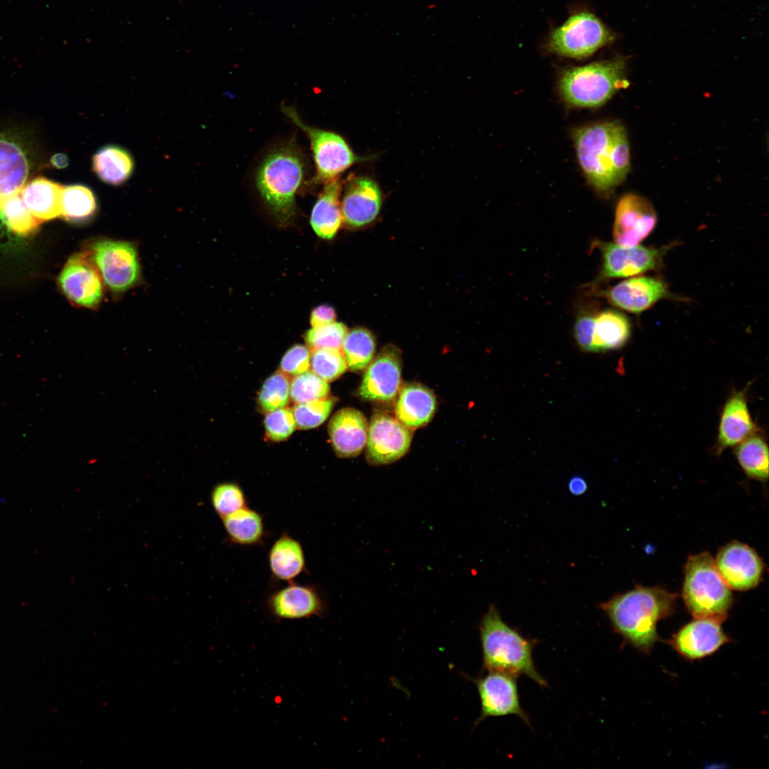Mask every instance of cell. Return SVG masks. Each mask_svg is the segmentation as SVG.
<instances>
[{"label": "cell", "mask_w": 769, "mask_h": 769, "mask_svg": "<svg viewBox=\"0 0 769 769\" xmlns=\"http://www.w3.org/2000/svg\"><path fill=\"white\" fill-rule=\"evenodd\" d=\"M572 137L587 182L597 193L610 194L624 181L630 168L624 127L617 121L600 122L576 129Z\"/></svg>", "instance_id": "obj_1"}, {"label": "cell", "mask_w": 769, "mask_h": 769, "mask_svg": "<svg viewBox=\"0 0 769 769\" xmlns=\"http://www.w3.org/2000/svg\"><path fill=\"white\" fill-rule=\"evenodd\" d=\"M676 595L659 587H637L600 604L614 631L634 648L649 654L659 639L656 624L675 610Z\"/></svg>", "instance_id": "obj_2"}, {"label": "cell", "mask_w": 769, "mask_h": 769, "mask_svg": "<svg viewBox=\"0 0 769 769\" xmlns=\"http://www.w3.org/2000/svg\"><path fill=\"white\" fill-rule=\"evenodd\" d=\"M483 669L530 678L539 686H548L533 659L535 640L525 637L506 624L497 608L490 605L478 625Z\"/></svg>", "instance_id": "obj_3"}, {"label": "cell", "mask_w": 769, "mask_h": 769, "mask_svg": "<svg viewBox=\"0 0 769 769\" xmlns=\"http://www.w3.org/2000/svg\"><path fill=\"white\" fill-rule=\"evenodd\" d=\"M625 73L626 61L622 58L571 67L561 73L558 89L570 106L599 108L619 90L627 88Z\"/></svg>", "instance_id": "obj_4"}, {"label": "cell", "mask_w": 769, "mask_h": 769, "mask_svg": "<svg viewBox=\"0 0 769 769\" xmlns=\"http://www.w3.org/2000/svg\"><path fill=\"white\" fill-rule=\"evenodd\" d=\"M683 598L695 618L721 623L726 618L732 605V593L708 553L689 558L685 565Z\"/></svg>", "instance_id": "obj_5"}, {"label": "cell", "mask_w": 769, "mask_h": 769, "mask_svg": "<svg viewBox=\"0 0 769 769\" xmlns=\"http://www.w3.org/2000/svg\"><path fill=\"white\" fill-rule=\"evenodd\" d=\"M304 163L291 145L271 151L259 166L256 177L258 189L269 208L280 218L293 211L296 192L304 179Z\"/></svg>", "instance_id": "obj_6"}, {"label": "cell", "mask_w": 769, "mask_h": 769, "mask_svg": "<svg viewBox=\"0 0 769 769\" xmlns=\"http://www.w3.org/2000/svg\"><path fill=\"white\" fill-rule=\"evenodd\" d=\"M614 38L612 31L595 15L580 11L552 31L546 48L560 56L583 59L610 44Z\"/></svg>", "instance_id": "obj_7"}, {"label": "cell", "mask_w": 769, "mask_h": 769, "mask_svg": "<svg viewBox=\"0 0 769 769\" xmlns=\"http://www.w3.org/2000/svg\"><path fill=\"white\" fill-rule=\"evenodd\" d=\"M283 113L308 136L316 168V182H328L360 161L345 140L339 135L313 127L301 120L296 110L283 106Z\"/></svg>", "instance_id": "obj_8"}, {"label": "cell", "mask_w": 769, "mask_h": 769, "mask_svg": "<svg viewBox=\"0 0 769 769\" xmlns=\"http://www.w3.org/2000/svg\"><path fill=\"white\" fill-rule=\"evenodd\" d=\"M88 254L105 285L114 293H123L140 280V267L134 244L125 241L101 239Z\"/></svg>", "instance_id": "obj_9"}, {"label": "cell", "mask_w": 769, "mask_h": 769, "mask_svg": "<svg viewBox=\"0 0 769 769\" xmlns=\"http://www.w3.org/2000/svg\"><path fill=\"white\" fill-rule=\"evenodd\" d=\"M516 679L511 674L488 671L483 676L471 679L477 687L481 706L475 725L489 717L515 715L531 726L520 703Z\"/></svg>", "instance_id": "obj_10"}, {"label": "cell", "mask_w": 769, "mask_h": 769, "mask_svg": "<svg viewBox=\"0 0 769 769\" xmlns=\"http://www.w3.org/2000/svg\"><path fill=\"white\" fill-rule=\"evenodd\" d=\"M410 429L385 412L375 413L368 426L367 459L373 465L392 463L408 451Z\"/></svg>", "instance_id": "obj_11"}, {"label": "cell", "mask_w": 769, "mask_h": 769, "mask_svg": "<svg viewBox=\"0 0 769 769\" xmlns=\"http://www.w3.org/2000/svg\"><path fill=\"white\" fill-rule=\"evenodd\" d=\"M58 284L69 301L77 306L95 308L102 301V278L87 251L68 259L58 277Z\"/></svg>", "instance_id": "obj_12"}, {"label": "cell", "mask_w": 769, "mask_h": 769, "mask_svg": "<svg viewBox=\"0 0 769 769\" xmlns=\"http://www.w3.org/2000/svg\"><path fill=\"white\" fill-rule=\"evenodd\" d=\"M266 604L269 614L278 620L320 617L326 610L317 587L294 581L270 593Z\"/></svg>", "instance_id": "obj_13"}, {"label": "cell", "mask_w": 769, "mask_h": 769, "mask_svg": "<svg viewBox=\"0 0 769 769\" xmlns=\"http://www.w3.org/2000/svg\"><path fill=\"white\" fill-rule=\"evenodd\" d=\"M656 224L655 211L647 199L634 194H626L619 200L615 209L614 241L623 247L637 246Z\"/></svg>", "instance_id": "obj_14"}, {"label": "cell", "mask_w": 769, "mask_h": 769, "mask_svg": "<svg viewBox=\"0 0 769 769\" xmlns=\"http://www.w3.org/2000/svg\"><path fill=\"white\" fill-rule=\"evenodd\" d=\"M401 372L399 350L392 345L384 347L366 368L359 387L360 397L379 402L393 400L400 388Z\"/></svg>", "instance_id": "obj_15"}, {"label": "cell", "mask_w": 769, "mask_h": 769, "mask_svg": "<svg viewBox=\"0 0 769 769\" xmlns=\"http://www.w3.org/2000/svg\"><path fill=\"white\" fill-rule=\"evenodd\" d=\"M716 568L730 589L747 590L755 587L762 576L763 564L749 546L733 541L717 554Z\"/></svg>", "instance_id": "obj_16"}, {"label": "cell", "mask_w": 769, "mask_h": 769, "mask_svg": "<svg viewBox=\"0 0 769 769\" xmlns=\"http://www.w3.org/2000/svg\"><path fill=\"white\" fill-rule=\"evenodd\" d=\"M602 275L605 278H624L639 275L659 266L668 247L655 249L642 246L623 247L602 243Z\"/></svg>", "instance_id": "obj_17"}, {"label": "cell", "mask_w": 769, "mask_h": 769, "mask_svg": "<svg viewBox=\"0 0 769 769\" xmlns=\"http://www.w3.org/2000/svg\"><path fill=\"white\" fill-rule=\"evenodd\" d=\"M729 641L721 622L695 618L683 626L668 642L679 655L693 661L711 655Z\"/></svg>", "instance_id": "obj_18"}, {"label": "cell", "mask_w": 769, "mask_h": 769, "mask_svg": "<svg viewBox=\"0 0 769 769\" xmlns=\"http://www.w3.org/2000/svg\"><path fill=\"white\" fill-rule=\"evenodd\" d=\"M602 295L613 305L635 314H639L659 300L671 296L664 281L648 276L624 280L602 292Z\"/></svg>", "instance_id": "obj_19"}, {"label": "cell", "mask_w": 769, "mask_h": 769, "mask_svg": "<svg viewBox=\"0 0 769 769\" xmlns=\"http://www.w3.org/2000/svg\"><path fill=\"white\" fill-rule=\"evenodd\" d=\"M747 389L732 393L723 407L715 449L717 454L758 431L748 408Z\"/></svg>", "instance_id": "obj_20"}, {"label": "cell", "mask_w": 769, "mask_h": 769, "mask_svg": "<svg viewBox=\"0 0 769 769\" xmlns=\"http://www.w3.org/2000/svg\"><path fill=\"white\" fill-rule=\"evenodd\" d=\"M368 426L366 417L356 409L345 407L338 411L328 427L336 454L342 458L359 455L367 443Z\"/></svg>", "instance_id": "obj_21"}, {"label": "cell", "mask_w": 769, "mask_h": 769, "mask_svg": "<svg viewBox=\"0 0 769 769\" xmlns=\"http://www.w3.org/2000/svg\"><path fill=\"white\" fill-rule=\"evenodd\" d=\"M382 195L377 184L367 178H356L347 184L341 211L342 219L352 227L372 222L380 212Z\"/></svg>", "instance_id": "obj_22"}, {"label": "cell", "mask_w": 769, "mask_h": 769, "mask_svg": "<svg viewBox=\"0 0 769 769\" xmlns=\"http://www.w3.org/2000/svg\"><path fill=\"white\" fill-rule=\"evenodd\" d=\"M436 407V397L429 389L417 383H409L399 391L395 416L405 427L414 429L430 422Z\"/></svg>", "instance_id": "obj_23"}, {"label": "cell", "mask_w": 769, "mask_h": 769, "mask_svg": "<svg viewBox=\"0 0 769 769\" xmlns=\"http://www.w3.org/2000/svg\"><path fill=\"white\" fill-rule=\"evenodd\" d=\"M268 566L274 580L290 582L306 572V560L301 543L283 531L271 546Z\"/></svg>", "instance_id": "obj_24"}, {"label": "cell", "mask_w": 769, "mask_h": 769, "mask_svg": "<svg viewBox=\"0 0 769 769\" xmlns=\"http://www.w3.org/2000/svg\"><path fill=\"white\" fill-rule=\"evenodd\" d=\"M63 188L39 177L26 184L20 193L30 212L41 223L61 216Z\"/></svg>", "instance_id": "obj_25"}, {"label": "cell", "mask_w": 769, "mask_h": 769, "mask_svg": "<svg viewBox=\"0 0 769 769\" xmlns=\"http://www.w3.org/2000/svg\"><path fill=\"white\" fill-rule=\"evenodd\" d=\"M340 191V184L336 179L326 182L312 209L310 224L323 239L333 238L342 224Z\"/></svg>", "instance_id": "obj_26"}, {"label": "cell", "mask_w": 769, "mask_h": 769, "mask_svg": "<svg viewBox=\"0 0 769 769\" xmlns=\"http://www.w3.org/2000/svg\"><path fill=\"white\" fill-rule=\"evenodd\" d=\"M28 172V162L20 147L0 139V209L6 199L21 192Z\"/></svg>", "instance_id": "obj_27"}, {"label": "cell", "mask_w": 769, "mask_h": 769, "mask_svg": "<svg viewBox=\"0 0 769 769\" xmlns=\"http://www.w3.org/2000/svg\"><path fill=\"white\" fill-rule=\"evenodd\" d=\"M221 519L228 540L233 544L256 545L266 537L263 516L248 506Z\"/></svg>", "instance_id": "obj_28"}, {"label": "cell", "mask_w": 769, "mask_h": 769, "mask_svg": "<svg viewBox=\"0 0 769 769\" xmlns=\"http://www.w3.org/2000/svg\"><path fill=\"white\" fill-rule=\"evenodd\" d=\"M631 335L627 318L614 310H605L595 315L592 340L593 352H602L622 347Z\"/></svg>", "instance_id": "obj_29"}, {"label": "cell", "mask_w": 769, "mask_h": 769, "mask_svg": "<svg viewBox=\"0 0 769 769\" xmlns=\"http://www.w3.org/2000/svg\"><path fill=\"white\" fill-rule=\"evenodd\" d=\"M133 160L124 149L108 145L93 157V169L103 182L119 185L124 183L133 170Z\"/></svg>", "instance_id": "obj_30"}, {"label": "cell", "mask_w": 769, "mask_h": 769, "mask_svg": "<svg viewBox=\"0 0 769 769\" xmlns=\"http://www.w3.org/2000/svg\"><path fill=\"white\" fill-rule=\"evenodd\" d=\"M735 456L748 477L764 482L768 478V447L758 432L736 445Z\"/></svg>", "instance_id": "obj_31"}, {"label": "cell", "mask_w": 769, "mask_h": 769, "mask_svg": "<svg viewBox=\"0 0 769 769\" xmlns=\"http://www.w3.org/2000/svg\"><path fill=\"white\" fill-rule=\"evenodd\" d=\"M342 352L347 367L353 372H362L373 360L375 352L374 335L367 329L360 327L347 331Z\"/></svg>", "instance_id": "obj_32"}, {"label": "cell", "mask_w": 769, "mask_h": 769, "mask_svg": "<svg viewBox=\"0 0 769 769\" xmlns=\"http://www.w3.org/2000/svg\"><path fill=\"white\" fill-rule=\"evenodd\" d=\"M96 208L95 197L90 189L82 184L63 186L61 215L65 219L84 221L95 214Z\"/></svg>", "instance_id": "obj_33"}, {"label": "cell", "mask_w": 769, "mask_h": 769, "mask_svg": "<svg viewBox=\"0 0 769 769\" xmlns=\"http://www.w3.org/2000/svg\"><path fill=\"white\" fill-rule=\"evenodd\" d=\"M290 399V381L288 375L276 371L264 381L257 397V404L263 413L286 407Z\"/></svg>", "instance_id": "obj_34"}, {"label": "cell", "mask_w": 769, "mask_h": 769, "mask_svg": "<svg viewBox=\"0 0 769 769\" xmlns=\"http://www.w3.org/2000/svg\"><path fill=\"white\" fill-rule=\"evenodd\" d=\"M20 192L4 202L0 214L8 228L13 232L26 235L34 231L40 222L28 210Z\"/></svg>", "instance_id": "obj_35"}, {"label": "cell", "mask_w": 769, "mask_h": 769, "mask_svg": "<svg viewBox=\"0 0 769 769\" xmlns=\"http://www.w3.org/2000/svg\"><path fill=\"white\" fill-rule=\"evenodd\" d=\"M329 393L328 382L313 371L295 375L290 382V398L295 404L324 399Z\"/></svg>", "instance_id": "obj_36"}, {"label": "cell", "mask_w": 769, "mask_h": 769, "mask_svg": "<svg viewBox=\"0 0 769 769\" xmlns=\"http://www.w3.org/2000/svg\"><path fill=\"white\" fill-rule=\"evenodd\" d=\"M211 503L221 518L248 506L244 490L234 482L216 485L211 492Z\"/></svg>", "instance_id": "obj_37"}, {"label": "cell", "mask_w": 769, "mask_h": 769, "mask_svg": "<svg viewBox=\"0 0 769 769\" xmlns=\"http://www.w3.org/2000/svg\"><path fill=\"white\" fill-rule=\"evenodd\" d=\"M334 404L335 399L328 397L295 404L292 411L296 427L300 429H309L320 426L330 415Z\"/></svg>", "instance_id": "obj_38"}, {"label": "cell", "mask_w": 769, "mask_h": 769, "mask_svg": "<svg viewBox=\"0 0 769 769\" xmlns=\"http://www.w3.org/2000/svg\"><path fill=\"white\" fill-rule=\"evenodd\" d=\"M311 352L312 370L325 381L332 382L346 371L347 366L342 350L318 349Z\"/></svg>", "instance_id": "obj_39"}, {"label": "cell", "mask_w": 769, "mask_h": 769, "mask_svg": "<svg viewBox=\"0 0 769 769\" xmlns=\"http://www.w3.org/2000/svg\"><path fill=\"white\" fill-rule=\"evenodd\" d=\"M347 327L342 323L333 322L326 325L312 327L305 335V340L310 351L318 349L342 350L344 338L347 333Z\"/></svg>", "instance_id": "obj_40"}, {"label": "cell", "mask_w": 769, "mask_h": 769, "mask_svg": "<svg viewBox=\"0 0 769 769\" xmlns=\"http://www.w3.org/2000/svg\"><path fill=\"white\" fill-rule=\"evenodd\" d=\"M263 424L266 436L273 441L287 439L296 427L292 409L286 407L266 413Z\"/></svg>", "instance_id": "obj_41"}, {"label": "cell", "mask_w": 769, "mask_h": 769, "mask_svg": "<svg viewBox=\"0 0 769 769\" xmlns=\"http://www.w3.org/2000/svg\"><path fill=\"white\" fill-rule=\"evenodd\" d=\"M308 346L296 344L291 347L283 356L280 371L286 375L295 376L310 368L311 352Z\"/></svg>", "instance_id": "obj_42"}, {"label": "cell", "mask_w": 769, "mask_h": 769, "mask_svg": "<svg viewBox=\"0 0 769 769\" xmlns=\"http://www.w3.org/2000/svg\"><path fill=\"white\" fill-rule=\"evenodd\" d=\"M596 313L593 310L581 311L574 327V336L580 349L592 352Z\"/></svg>", "instance_id": "obj_43"}, {"label": "cell", "mask_w": 769, "mask_h": 769, "mask_svg": "<svg viewBox=\"0 0 769 769\" xmlns=\"http://www.w3.org/2000/svg\"><path fill=\"white\" fill-rule=\"evenodd\" d=\"M335 318L336 313L333 307L321 305L312 310L310 322L312 327H316L333 323Z\"/></svg>", "instance_id": "obj_44"}, {"label": "cell", "mask_w": 769, "mask_h": 769, "mask_svg": "<svg viewBox=\"0 0 769 769\" xmlns=\"http://www.w3.org/2000/svg\"><path fill=\"white\" fill-rule=\"evenodd\" d=\"M567 488L572 495L581 496L587 491V483L583 477L575 475L569 479Z\"/></svg>", "instance_id": "obj_45"}, {"label": "cell", "mask_w": 769, "mask_h": 769, "mask_svg": "<svg viewBox=\"0 0 769 769\" xmlns=\"http://www.w3.org/2000/svg\"><path fill=\"white\" fill-rule=\"evenodd\" d=\"M52 164L56 167H63L66 164L67 159L63 155H56L51 159Z\"/></svg>", "instance_id": "obj_46"}]
</instances>
